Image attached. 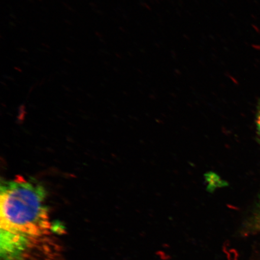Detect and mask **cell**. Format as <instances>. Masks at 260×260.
<instances>
[{
    "mask_svg": "<svg viewBox=\"0 0 260 260\" xmlns=\"http://www.w3.org/2000/svg\"><path fill=\"white\" fill-rule=\"evenodd\" d=\"M46 191L18 177L3 182L0 193V251L3 260H51L57 251Z\"/></svg>",
    "mask_w": 260,
    "mask_h": 260,
    "instance_id": "cell-1",
    "label": "cell"
},
{
    "mask_svg": "<svg viewBox=\"0 0 260 260\" xmlns=\"http://www.w3.org/2000/svg\"><path fill=\"white\" fill-rule=\"evenodd\" d=\"M254 223L255 226L260 230V203L255 214Z\"/></svg>",
    "mask_w": 260,
    "mask_h": 260,
    "instance_id": "cell-3",
    "label": "cell"
},
{
    "mask_svg": "<svg viewBox=\"0 0 260 260\" xmlns=\"http://www.w3.org/2000/svg\"><path fill=\"white\" fill-rule=\"evenodd\" d=\"M206 180L208 183V190L213 191L217 188L226 186V182L221 180L218 175L210 172L206 175Z\"/></svg>",
    "mask_w": 260,
    "mask_h": 260,
    "instance_id": "cell-2",
    "label": "cell"
},
{
    "mask_svg": "<svg viewBox=\"0 0 260 260\" xmlns=\"http://www.w3.org/2000/svg\"><path fill=\"white\" fill-rule=\"evenodd\" d=\"M256 128H257L259 135H260V107L258 110L257 116H256Z\"/></svg>",
    "mask_w": 260,
    "mask_h": 260,
    "instance_id": "cell-4",
    "label": "cell"
}]
</instances>
